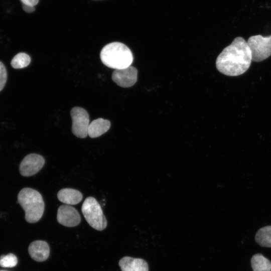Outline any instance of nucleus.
I'll list each match as a JSON object with an SVG mask.
<instances>
[{
    "mask_svg": "<svg viewBox=\"0 0 271 271\" xmlns=\"http://www.w3.org/2000/svg\"><path fill=\"white\" fill-rule=\"evenodd\" d=\"M255 240L261 246L271 247V225L260 228L255 234Z\"/></svg>",
    "mask_w": 271,
    "mask_h": 271,
    "instance_id": "15",
    "label": "nucleus"
},
{
    "mask_svg": "<svg viewBox=\"0 0 271 271\" xmlns=\"http://www.w3.org/2000/svg\"><path fill=\"white\" fill-rule=\"evenodd\" d=\"M18 262L17 257L12 253L3 255L0 257V265L4 267L15 266Z\"/></svg>",
    "mask_w": 271,
    "mask_h": 271,
    "instance_id": "17",
    "label": "nucleus"
},
{
    "mask_svg": "<svg viewBox=\"0 0 271 271\" xmlns=\"http://www.w3.org/2000/svg\"><path fill=\"white\" fill-rule=\"evenodd\" d=\"M118 264L121 271H149L148 264L142 258L125 256L120 259Z\"/></svg>",
    "mask_w": 271,
    "mask_h": 271,
    "instance_id": "11",
    "label": "nucleus"
},
{
    "mask_svg": "<svg viewBox=\"0 0 271 271\" xmlns=\"http://www.w3.org/2000/svg\"><path fill=\"white\" fill-rule=\"evenodd\" d=\"M58 200L67 205H75L82 199V193L78 190L72 188L61 189L57 194Z\"/></svg>",
    "mask_w": 271,
    "mask_h": 271,
    "instance_id": "12",
    "label": "nucleus"
},
{
    "mask_svg": "<svg viewBox=\"0 0 271 271\" xmlns=\"http://www.w3.org/2000/svg\"><path fill=\"white\" fill-rule=\"evenodd\" d=\"M58 222L66 227H74L81 221V217L77 210L70 205H62L57 211Z\"/></svg>",
    "mask_w": 271,
    "mask_h": 271,
    "instance_id": "8",
    "label": "nucleus"
},
{
    "mask_svg": "<svg viewBox=\"0 0 271 271\" xmlns=\"http://www.w3.org/2000/svg\"><path fill=\"white\" fill-rule=\"evenodd\" d=\"M251 265L253 271H271V262L260 253L252 256Z\"/></svg>",
    "mask_w": 271,
    "mask_h": 271,
    "instance_id": "14",
    "label": "nucleus"
},
{
    "mask_svg": "<svg viewBox=\"0 0 271 271\" xmlns=\"http://www.w3.org/2000/svg\"><path fill=\"white\" fill-rule=\"evenodd\" d=\"M110 122L102 118L91 121L88 126V135L91 138L99 137L109 129Z\"/></svg>",
    "mask_w": 271,
    "mask_h": 271,
    "instance_id": "13",
    "label": "nucleus"
},
{
    "mask_svg": "<svg viewBox=\"0 0 271 271\" xmlns=\"http://www.w3.org/2000/svg\"><path fill=\"white\" fill-rule=\"evenodd\" d=\"M2 271V270H1Z\"/></svg>",
    "mask_w": 271,
    "mask_h": 271,
    "instance_id": "20",
    "label": "nucleus"
},
{
    "mask_svg": "<svg viewBox=\"0 0 271 271\" xmlns=\"http://www.w3.org/2000/svg\"><path fill=\"white\" fill-rule=\"evenodd\" d=\"M112 80L118 86L129 87L137 81L138 71L132 66L126 68L115 70L112 74Z\"/></svg>",
    "mask_w": 271,
    "mask_h": 271,
    "instance_id": "9",
    "label": "nucleus"
},
{
    "mask_svg": "<svg viewBox=\"0 0 271 271\" xmlns=\"http://www.w3.org/2000/svg\"><path fill=\"white\" fill-rule=\"evenodd\" d=\"M247 43L251 52L252 61L260 62L271 55V35L267 37L252 36Z\"/></svg>",
    "mask_w": 271,
    "mask_h": 271,
    "instance_id": "5",
    "label": "nucleus"
},
{
    "mask_svg": "<svg viewBox=\"0 0 271 271\" xmlns=\"http://www.w3.org/2000/svg\"><path fill=\"white\" fill-rule=\"evenodd\" d=\"M28 251L31 257L37 261L46 260L50 254L48 244L45 241L36 240L29 245Z\"/></svg>",
    "mask_w": 271,
    "mask_h": 271,
    "instance_id": "10",
    "label": "nucleus"
},
{
    "mask_svg": "<svg viewBox=\"0 0 271 271\" xmlns=\"http://www.w3.org/2000/svg\"><path fill=\"white\" fill-rule=\"evenodd\" d=\"M72 120V131L79 138H85L88 136L90 124L89 114L87 111L80 107H74L70 111Z\"/></svg>",
    "mask_w": 271,
    "mask_h": 271,
    "instance_id": "6",
    "label": "nucleus"
},
{
    "mask_svg": "<svg viewBox=\"0 0 271 271\" xmlns=\"http://www.w3.org/2000/svg\"><path fill=\"white\" fill-rule=\"evenodd\" d=\"M22 3L23 10L27 13H32L35 11L34 7L37 5L39 0H20Z\"/></svg>",
    "mask_w": 271,
    "mask_h": 271,
    "instance_id": "18",
    "label": "nucleus"
},
{
    "mask_svg": "<svg viewBox=\"0 0 271 271\" xmlns=\"http://www.w3.org/2000/svg\"><path fill=\"white\" fill-rule=\"evenodd\" d=\"M18 202L25 212V219L29 223H35L42 217L45 204L41 194L30 188L22 189L18 195Z\"/></svg>",
    "mask_w": 271,
    "mask_h": 271,
    "instance_id": "3",
    "label": "nucleus"
},
{
    "mask_svg": "<svg viewBox=\"0 0 271 271\" xmlns=\"http://www.w3.org/2000/svg\"><path fill=\"white\" fill-rule=\"evenodd\" d=\"M100 59L105 66L110 68L121 69L130 66L133 55L129 48L120 42H112L101 50Z\"/></svg>",
    "mask_w": 271,
    "mask_h": 271,
    "instance_id": "2",
    "label": "nucleus"
},
{
    "mask_svg": "<svg viewBox=\"0 0 271 271\" xmlns=\"http://www.w3.org/2000/svg\"><path fill=\"white\" fill-rule=\"evenodd\" d=\"M81 210L86 221L92 228L99 231L106 228V219L95 198H86L82 204Z\"/></svg>",
    "mask_w": 271,
    "mask_h": 271,
    "instance_id": "4",
    "label": "nucleus"
},
{
    "mask_svg": "<svg viewBox=\"0 0 271 271\" xmlns=\"http://www.w3.org/2000/svg\"><path fill=\"white\" fill-rule=\"evenodd\" d=\"M7 72L4 64L0 61V91L4 88L7 81Z\"/></svg>",
    "mask_w": 271,
    "mask_h": 271,
    "instance_id": "19",
    "label": "nucleus"
},
{
    "mask_svg": "<svg viewBox=\"0 0 271 271\" xmlns=\"http://www.w3.org/2000/svg\"><path fill=\"white\" fill-rule=\"evenodd\" d=\"M45 162L44 158L39 154H29L21 162L19 168L20 172L23 176H32L43 168Z\"/></svg>",
    "mask_w": 271,
    "mask_h": 271,
    "instance_id": "7",
    "label": "nucleus"
},
{
    "mask_svg": "<svg viewBox=\"0 0 271 271\" xmlns=\"http://www.w3.org/2000/svg\"><path fill=\"white\" fill-rule=\"evenodd\" d=\"M251 61V52L247 42L242 37H237L218 55L216 66L221 73L236 76L245 73Z\"/></svg>",
    "mask_w": 271,
    "mask_h": 271,
    "instance_id": "1",
    "label": "nucleus"
},
{
    "mask_svg": "<svg viewBox=\"0 0 271 271\" xmlns=\"http://www.w3.org/2000/svg\"><path fill=\"white\" fill-rule=\"evenodd\" d=\"M31 62L30 57L25 53L16 55L11 61V66L15 69H21L27 67Z\"/></svg>",
    "mask_w": 271,
    "mask_h": 271,
    "instance_id": "16",
    "label": "nucleus"
}]
</instances>
